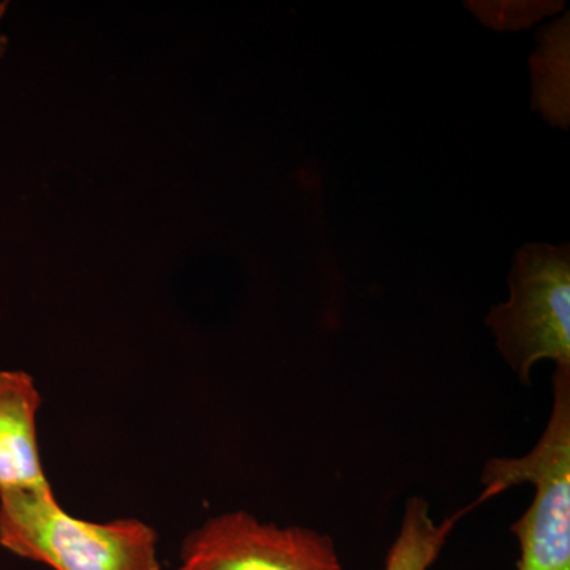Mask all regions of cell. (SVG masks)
<instances>
[{"instance_id":"1","label":"cell","mask_w":570,"mask_h":570,"mask_svg":"<svg viewBox=\"0 0 570 570\" xmlns=\"http://www.w3.org/2000/svg\"><path fill=\"white\" fill-rule=\"evenodd\" d=\"M0 546L52 570H163L153 527L137 519H75L50 483L0 493Z\"/></svg>"},{"instance_id":"2","label":"cell","mask_w":570,"mask_h":570,"mask_svg":"<svg viewBox=\"0 0 570 570\" xmlns=\"http://www.w3.org/2000/svg\"><path fill=\"white\" fill-rule=\"evenodd\" d=\"M480 482L475 508L521 483L534 487L530 508L510 528L520 546L517 570H570V366L554 367L553 406L534 448L487 461Z\"/></svg>"},{"instance_id":"3","label":"cell","mask_w":570,"mask_h":570,"mask_svg":"<svg viewBox=\"0 0 570 570\" xmlns=\"http://www.w3.org/2000/svg\"><path fill=\"white\" fill-rule=\"evenodd\" d=\"M509 299L493 306L487 326L499 354L523 384L543 360L570 366V247L527 245L517 250Z\"/></svg>"},{"instance_id":"4","label":"cell","mask_w":570,"mask_h":570,"mask_svg":"<svg viewBox=\"0 0 570 570\" xmlns=\"http://www.w3.org/2000/svg\"><path fill=\"white\" fill-rule=\"evenodd\" d=\"M176 570H346L335 540L245 512L220 513L184 538Z\"/></svg>"},{"instance_id":"5","label":"cell","mask_w":570,"mask_h":570,"mask_svg":"<svg viewBox=\"0 0 570 570\" xmlns=\"http://www.w3.org/2000/svg\"><path fill=\"white\" fill-rule=\"evenodd\" d=\"M41 395L22 371H0V493L47 485L37 414Z\"/></svg>"},{"instance_id":"6","label":"cell","mask_w":570,"mask_h":570,"mask_svg":"<svg viewBox=\"0 0 570 570\" xmlns=\"http://www.w3.org/2000/svg\"><path fill=\"white\" fill-rule=\"evenodd\" d=\"M532 108L551 126L568 130L570 124V14L538 32L530 59Z\"/></svg>"},{"instance_id":"7","label":"cell","mask_w":570,"mask_h":570,"mask_svg":"<svg viewBox=\"0 0 570 570\" xmlns=\"http://www.w3.org/2000/svg\"><path fill=\"white\" fill-rule=\"evenodd\" d=\"M453 513L442 521L433 519L430 504L423 498H411L404 509L400 531H397L387 558L384 570H430L438 561L439 554L444 550L445 543L452 534L453 528L469 510Z\"/></svg>"},{"instance_id":"8","label":"cell","mask_w":570,"mask_h":570,"mask_svg":"<svg viewBox=\"0 0 570 570\" xmlns=\"http://www.w3.org/2000/svg\"><path fill=\"white\" fill-rule=\"evenodd\" d=\"M468 10L480 22L493 31H521L531 28L534 22L551 17L564 9V2L553 0H532V2H464Z\"/></svg>"},{"instance_id":"9","label":"cell","mask_w":570,"mask_h":570,"mask_svg":"<svg viewBox=\"0 0 570 570\" xmlns=\"http://www.w3.org/2000/svg\"><path fill=\"white\" fill-rule=\"evenodd\" d=\"M7 7H9V2L0 3V21L3 20V14H6ZM7 47H9V39H7L3 33H0V58H2L3 52L7 51Z\"/></svg>"}]
</instances>
